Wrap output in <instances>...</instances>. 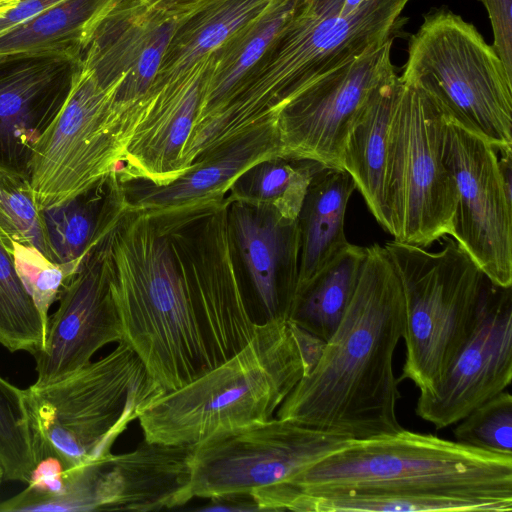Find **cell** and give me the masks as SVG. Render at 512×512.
Listing matches in <instances>:
<instances>
[{
  "mask_svg": "<svg viewBox=\"0 0 512 512\" xmlns=\"http://www.w3.org/2000/svg\"><path fill=\"white\" fill-rule=\"evenodd\" d=\"M365 256L366 247L350 243L296 290L287 320L327 341L350 304Z\"/></svg>",
  "mask_w": 512,
  "mask_h": 512,
  "instance_id": "484cf974",
  "label": "cell"
},
{
  "mask_svg": "<svg viewBox=\"0 0 512 512\" xmlns=\"http://www.w3.org/2000/svg\"><path fill=\"white\" fill-rule=\"evenodd\" d=\"M196 445H170L143 438L137 447L105 459L109 511H160L189 502Z\"/></svg>",
  "mask_w": 512,
  "mask_h": 512,
  "instance_id": "ffe728a7",
  "label": "cell"
},
{
  "mask_svg": "<svg viewBox=\"0 0 512 512\" xmlns=\"http://www.w3.org/2000/svg\"><path fill=\"white\" fill-rule=\"evenodd\" d=\"M443 247L384 244L400 277L404 301L405 361L400 381L432 392L472 333L488 278L448 236Z\"/></svg>",
  "mask_w": 512,
  "mask_h": 512,
  "instance_id": "ba28073f",
  "label": "cell"
},
{
  "mask_svg": "<svg viewBox=\"0 0 512 512\" xmlns=\"http://www.w3.org/2000/svg\"><path fill=\"white\" fill-rule=\"evenodd\" d=\"M288 324L303 361L305 376L318 363L326 341L291 321H288Z\"/></svg>",
  "mask_w": 512,
  "mask_h": 512,
  "instance_id": "8d00e7d4",
  "label": "cell"
},
{
  "mask_svg": "<svg viewBox=\"0 0 512 512\" xmlns=\"http://www.w3.org/2000/svg\"><path fill=\"white\" fill-rule=\"evenodd\" d=\"M430 98L443 116L497 152L512 150V73L475 26L438 9L408 43L399 76Z\"/></svg>",
  "mask_w": 512,
  "mask_h": 512,
  "instance_id": "52a82bcc",
  "label": "cell"
},
{
  "mask_svg": "<svg viewBox=\"0 0 512 512\" xmlns=\"http://www.w3.org/2000/svg\"><path fill=\"white\" fill-rule=\"evenodd\" d=\"M145 5L171 13H179L185 11L202 0H139Z\"/></svg>",
  "mask_w": 512,
  "mask_h": 512,
  "instance_id": "ab89813d",
  "label": "cell"
},
{
  "mask_svg": "<svg viewBox=\"0 0 512 512\" xmlns=\"http://www.w3.org/2000/svg\"><path fill=\"white\" fill-rule=\"evenodd\" d=\"M47 325L0 241V344L35 355L44 348Z\"/></svg>",
  "mask_w": 512,
  "mask_h": 512,
  "instance_id": "4dcf8cb0",
  "label": "cell"
},
{
  "mask_svg": "<svg viewBox=\"0 0 512 512\" xmlns=\"http://www.w3.org/2000/svg\"><path fill=\"white\" fill-rule=\"evenodd\" d=\"M255 207L236 201L230 213L231 226L266 319L287 320L298 276L297 221L282 219L271 209Z\"/></svg>",
  "mask_w": 512,
  "mask_h": 512,
  "instance_id": "d6986e66",
  "label": "cell"
},
{
  "mask_svg": "<svg viewBox=\"0 0 512 512\" xmlns=\"http://www.w3.org/2000/svg\"><path fill=\"white\" fill-rule=\"evenodd\" d=\"M512 379V286L489 279L475 327L438 386L420 393L415 412L436 429L463 419Z\"/></svg>",
  "mask_w": 512,
  "mask_h": 512,
  "instance_id": "5bb4252c",
  "label": "cell"
},
{
  "mask_svg": "<svg viewBox=\"0 0 512 512\" xmlns=\"http://www.w3.org/2000/svg\"><path fill=\"white\" fill-rule=\"evenodd\" d=\"M400 277L384 246L366 247L350 304L310 373L276 411L277 418L354 440L403 429L397 414L399 378L393 368L403 337Z\"/></svg>",
  "mask_w": 512,
  "mask_h": 512,
  "instance_id": "6da1fadb",
  "label": "cell"
},
{
  "mask_svg": "<svg viewBox=\"0 0 512 512\" xmlns=\"http://www.w3.org/2000/svg\"><path fill=\"white\" fill-rule=\"evenodd\" d=\"M183 12L157 10L139 0H117L92 30L81 62L104 88L115 90L113 108L120 137L127 115L152 86Z\"/></svg>",
  "mask_w": 512,
  "mask_h": 512,
  "instance_id": "9a60e30c",
  "label": "cell"
},
{
  "mask_svg": "<svg viewBox=\"0 0 512 512\" xmlns=\"http://www.w3.org/2000/svg\"><path fill=\"white\" fill-rule=\"evenodd\" d=\"M280 158L272 128L258 130L220 150L190 171L165 185L133 189L129 205L134 210L160 212L200 202L224 193L244 173L259 163Z\"/></svg>",
  "mask_w": 512,
  "mask_h": 512,
  "instance_id": "44dd1931",
  "label": "cell"
},
{
  "mask_svg": "<svg viewBox=\"0 0 512 512\" xmlns=\"http://www.w3.org/2000/svg\"><path fill=\"white\" fill-rule=\"evenodd\" d=\"M114 95L80 60L68 97L31 162L29 176L41 210L70 200L117 170L121 150Z\"/></svg>",
  "mask_w": 512,
  "mask_h": 512,
  "instance_id": "30bf717a",
  "label": "cell"
},
{
  "mask_svg": "<svg viewBox=\"0 0 512 512\" xmlns=\"http://www.w3.org/2000/svg\"><path fill=\"white\" fill-rule=\"evenodd\" d=\"M104 180L60 205L42 210L53 262L70 265L78 272L116 223L109 201L99 193Z\"/></svg>",
  "mask_w": 512,
  "mask_h": 512,
  "instance_id": "83f0119b",
  "label": "cell"
},
{
  "mask_svg": "<svg viewBox=\"0 0 512 512\" xmlns=\"http://www.w3.org/2000/svg\"><path fill=\"white\" fill-rule=\"evenodd\" d=\"M100 248L124 341L163 390L212 369L187 265L152 218L115 223Z\"/></svg>",
  "mask_w": 512,
  "mask_h": 512,
  "instance_id": "7a4b0ae2",
  "label": "cell"
},
{
  "mask_svg": "<svg viewBox=\"0 0 512 512\" xmlns=\"http://www.w3.org/2000/svg\"><path fill=\"white\" fill-rule=\"evenodd\" d=\"M443 156L457 188L450 236L493 284L512 286V191L496 149L446 119Z\"/></svg>",
  "mask_w": 512,
  "mask_h": 512,
  "instance_id": "4fadbf2b",
  "label": "cell"
},
{
  "mask_svg": "<svg viewBox=\"0 0 512 512\" xmlns=\"http://www.w3.org/2000/svg\"><path fill=\"white\" fill-rule=\"evenodd\" d=\"M445 126L434 102L399 77L386 169L390 235L396 242L428 248L451 233L457 188L443 156Z\"/></svg>",
  "mask_w": 512,
  "mask_h": 512,
  "instance_id": "9c48e42d",
  "label": "cell"
},
{
  "mask_svg": "<svg viewBox=\"0 0 512 512\" xmlns=\"http://www.w3.org/2000/svg\"><path fill=\"white\" fill-rule=\"evenodd\" d=\"M15 270L47 325L49 309L66 283L77 273L70 265L53 262L37 248L10 240L5 246Z\"/></svg>",
  "mask_w": 512,
  "mask_h": 512,
  "instance_id": "e575fe53",
  "label": "cell"
},
{
  "mask_svg": "<svg viewBox=\"0 0 512 512\" xmlns=\"http://www.w3.org/2000/svg\"><path fill=\"white\" fill-rule=\"evenodd\" d=\"M299 494H428L512 500V456L405 430L352 440L290 482Z\"/></svg>",
  "mask_w": 512,
  "mask_h": 512,
  "instance_id": "5b68a950",
  "label": "cell"
},
{
  "mask_svg": "<svg viewBox=\"0 0 512 512\" xmlns=\"http://www.w3.org/2000/svg\"><path fill=\"white\" fill-rule=\"evenodd\" d=\"M201 511H259L250 494H234L210 498Z\"/></svg>",
  "mask_w": 512,
  "mask_h": 512,
  "instance_id": "f35d334b",
  "label": "cell"
},
{
  "mask_svg": "<svg viewBox=\"0 0 512 512\" xmlns=\"http://www.w3.org/2000/svg\"><path fill=\"white\" fill-rule=\"evenodd\" d=\"M304 374L288 321L266 319L234 356L154 400L138 418L144 439L198 445L264 424Z\"/></svg>",
  "mask_w": 512,
  "mask_h": 512,
  "instance_id": "277c9868",
  "label": "cell"
},
{
  "mask_svg": "<svg viewBox=\"0 0 512 512\" xmlns=\"http://www.w3.org/2000/svg\"><path fill=\"white\" fill-rule=\"evenodd\" d=\"M81 57L0 54V164L29 175L40 138L63 107Z\"/></svg>",
  "mask_w": 512,
  "mask_h": 512,
  "instance_id": "2e32d148",
  "label": "cell"
},
{
  "mask_svg": "<svg viewBox=\"0 0 512 512\" xmlns=\"http://www.w3.org/2000/svg\"><path fill=\"white\" fill-rule=\"evenodd\" d=\"M391 47L389 39L290 97L273 128L280 158L311 160L343 169L349 124L376 90L398 76L391 61Z\"/></svg>",
  "mask_w": 512,
  "mask_h": 512,
  "instance_id": "7c38bea8",
  "label": "cell"
},
{
  "mask_svg": "<svg viewBox=\"0 0 512 512\" xmlns=\"http://www.w3.org/2000/svg\"><path fill=\"white\" fill-rule=\"evenodd\" d=\"M487 10L492 31V48L512 73V0H479Z\"/></svg>",
  "mask_w": 512,
  "mask_h": 512,
  "instance_id": "d590c367",
  "label": "cell"
},
{
  "mask_svg": "<svg viewBox=\"0 0 512 512\" xmlns=\"http://www.w3.org/2000/svg\"><path fill=\"white\" fill-rule=\"evenodd\" d=\"M410 0H302L270 48L207 124L218 147L273 128L298 90L391 39Z\"/></svg>",
  "mask_w": 512,
  "mask_h": 512,
  "instance_id": "3957f363",
  "label": "cell"
},
{
  "mask_svg": "<svg viewBox=\"0 0 512 512\" xmlns=\"http://www.w3.org/2000/svg\"><path fill=\"white\" fill-rule=\"evenodd\" d=\"M21 0H0V18L15 8Z\"/></svg>",
  "mask_w": 512,
  "mask_h": 512,
  "instance_id": "60d3db41",
  "label": "cell"
},
{
  "mask_svg": "<svg viewBox=\"0 0 512 512\" xmlns=\"http://www.w3.org/2000/svg\"><path fill=\"white\" fill-rule=\"evenodd\" d=\"M24 393L36 465L68 469L110 455L128 425L165 391L121 341L99 360Z\"/></svg>",
  "mask_w": 512,
  "mask_h": 512,
  "instance_id": "8992f818",
  "label": "cell"
},
{
  "mask_svg": "<svg viewBox=\"0 0 512 512\" xmlns=\"http://www.w3.org/2000/svg\"><path fill=\"white\" fill-rule=\"evenodd\" d=\"M0 461L5 480L28 483L36 467L24 390L0 375Z\"/></svg>",
  "mask_w": 512,
  "mask_h": 512,
  "instance_id": "d6a6232c",
  "label": "cell"
},
{
  "mask_svg": "<svg viewBox=\"0 0 512 512\" xmlns=\"http://www.w3.org/2000/svg\"><path fill=\"white\" fill-rule=\"evenodd\" d=\"M63 1L66 0H21L0 18V35Z\"/></svg>",
  "mask_w": 512,
  "mask_h": 512,
  "instance_id": "74e56055",
  "label": "cell"
},
{
  "mask_svg": "<svg viewBox=\"0 0 512 512\" xmlns=\"http://www.w3.org/2000/svg\"><path fill=\"white\" fill-rule=\"evenodd\" d=\"M116 1H63L0 35V54L48 50L81 57L92 30Z\"/></svg>",
  "mask_w": 512,
  "mask_h": 512,
  "instance_id": "4316f807",
  "label": "cell"
},
{
  "mask_svg": "<svg viewBox=\"0 0 512 512\" xmlns=\"http://www.w3.org/2000/svg\"><path fill=\"white\" fill-rule=\"evenodd\" d=\"M3 480H5V470L0 461V484L2 483Z\"/></svg>",
  "mask_w": 512,
  "mask_h": 512,
  "instance_id": "b9f144b4",
  "label": "cell"
},
{
  "mask_svg": "<svg viewBox=\"0 0 512 512\" xmlns=\"http://www.w3.org/2000/svg\"><path fill=\"white\" fill-rule=\"evenodd\" d=\"M352 440L280 418L208 439L195 447L191 496L250 494L290 482Z\"/></svg>",
  "mask_w": 512,
  "mask_h": 512,
  "instance_id": "8fae6325",
  "label": "cell"
},
{
  "mask_svg": "<svg viewBox=\"0 0 512 512\" xmlns=\"http://www.w3.org/2000/svg\"><path fill=\"white\" fill-rule=\"evenodd\" d=\"M271 1L202 0L185 10L177 21L149 91L185 75L256 18Z\"/></svg>",
  "mask_w": 512,
  "mask_h": 512,
  "instance_id": "d4e9b609",
  "label": "cell"
},
{
  "mask_svg": "<svg viewBox=\"0 0 512 512\" xmlns=\"http://www.w3.org/2000/svg\"><path fill=\"white\" fill-rule=\"evenodd\" d=\"M456 424L453 429L455 441L512 456V396L508 391L483 402Z\"/></svg>",
  "mask_w": 512,
  "mask_h": 512,
  "instance_id": "836d02e7",
  "label": "cell"
},
{
  "mask_svg": "<svg viewBox=\"0 0 512 512\" xmlns=\"http://www.w3.org/2000/svg\"><path fill=\"white\" fill-rule=\"evenodd\" d=\"M399 76L383 85L355 115L344 140L342 167L378 224L390 234L386 200L388 134Z\"/></svg>",
  "mask_w": 512,
  "mask_h": 512,
  "instance_id": "603a6c76",
  "label": "cell"
},
{
  "mask_svg": "<svg viewBox=\"0 0 512 512\" xmlns=\"http://www.w3.org/2000/svg\"><path fill=\"white\" fill-rule=\"evenodd\" d=\"M301 1L272 0L256 18L211 54L190 136L226 105L270 48Z\"/></svg>",
  "mask_w": 512,
  "mask_h": 512,
  "instance_id": "7402d4cb",
  "label": "cell"
},
{
  "mask_svg": "<svg viewBox=\"0 0 512 512\" xmlns=\"http://www.w3.org/2000/svg\"><path fill=\"white\" fill-rule=\"evenodd\" d=\"M355 189L353 179L343 169L324 167L312 178L297 218L300 248L296 290L350 245L344 224Z\"/></svg>",
  "mask_w": 512,
  "mask_h": 512,
  "instance_id": "cb8c5ba5",
  "label": "cell"
},
{
  "mask_svg": "<svg viewBox=\"0 0 512 512\" xmlns=\"http://www.w3.org/2000/svg\"><path fill=\"white\" fill-rule=\"evenodd\" d=\"M291 511L297 512H425L492 511L511 512L512 500L496 498L451 497L428 494H337L308 496L299 494Z\"/></svg>",
  "mask_w": 512,
  "mask_h": 512,
  "instance_id": "f1b7e54d",
  "label": "cell"
},
{
  "mask_svg": "<svg viewBox=\"0 0 512 512\" xmlns=\"http://www.w3.org/2000/svg\"><path fill=\"white\" fill-rule=\"evenodd\" d=\"M100 244L66 283L57 310L48 318L44 348L33 355L37 373L34 386L56 382L90 363L105 345L124 341Z\"/></svg>",
  "mask_w": 512,
  "mask_h": 512,
  "instance_id": "e0dca14e",
  "label": "cell"
},
{
  "mask_svg": "<svg viewBox=\"0 0 512 512\" xmlns=\"http://www.w3.org/2000/svg\"><path fill=\"white\" fill-rule=\"evenodd\" d=\"M33 246L51 260L42 210L30 176L0 164V241Z\"/></svg>",
  "mask_w": 512,
  "mask_h": 512,
  "instance_id": "1f68e13d",
  "label": "cell"
},
{
  "mask_svg": "<svg viewBox=\"0 0 512 512\" xmlns=\"http://www.w3.org/2000/svg\"><path fill=\"white\" fill-rule=\"evenodd\" d=\"M227 214L219 210L207 222L196 259L186 264L213 368L242 350L257 326L235 268Z\"/></svg>",
  "mask_w": 512,
  "mask_h": 512,
  "instance_id": "ac0fdd59",
  "label": "cell"
},
{
  "mask_svg": "<svg viewBox=\"0 0 512 512\" xmlns=\"http://www.w3.org/2000/svg\"><path fill=\"white\" fill-rule=\"evenodd\" d=\"M311 160L274 158L250 169V183L244 202L271 209L282 219L297 221L309 184L320 169Z\"/></svg>",
  "mask_w": 512,
  "mask_h": 512,
  "instance_id": "f546056e",
  "label": "cell"
}]
</instances>
